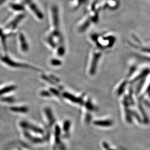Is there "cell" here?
Wrapping results in <instances>:
<instances>
[{
  "label": "cell",
  "mask_w": 150,
  "mask_h": 150,
  "mask_svg": "<svg viewBox=\"0 0 150 150\" xmlns=\"http://www.w3.org/2000/svg\"><path fill=\"white\" fill-rule=\"evenodd\" d=\"M20 125L22 127H23L26 129H29L32 131L33 132H35L37 133L43 134V131L39 127H37L36 126H34L33 125H31L30 123H28L27 122H21L20 123Z\"/></svg>",
  "instance_id": "1"
},
{
  "label": "cell",
  "mask_w": 150,
  "mask_h": 150,
  "mask_svg": "<svg viewBox=\"0 0 150 150\" xmlns=\"http://www.w3.org/2000/svg\"><path fill=\"white\" fill-rule=\"evenodd\" d=\"M64 97L67 98L68 99L71 100V101L74 102V103H80L81 102V100L79 99V98H76L75 96H74L73 95H71L70 94L67 93H65L63 94Z\"/></svg>",
  "instance_id": "2"
},
{
  "label": "cell",
  "mask_w": 150,
  "mask_h": 150,
  "mask_svg": "<svg viewBox=\"0 0 150 150\" xmlns=\"http://www.w3.org/2000/svg\"><path fill=\"white\" fill-rule=\"evenodd\" d=\"M45 112L51 125H52L54 122V117L52 116V113L51 112V110L49 109V108H46L45 109Z\"/></svg>",
  "instance_id": "3"
},
{
  "label": "cell",
  "mask_w": 150,
  "mask_h": 150,
  "mask_svg": "<svg viewBox=\"0 0 150 150\" xmlns=\"http://www.w3.org/2000/svg\"><path fill=\"white\" fill-rule=\"evenodd\" d=\"M10 109L13 111L16 112H21V113H26L27 112L28 109L26 107H12L10 108Z\"/></svg>",
  "instance_id": "4"
},
{
  "label": "cell",
  "mask_w": 150,
  "mask_h": 150,
  "mask_svg": "<svg viewBox=\"0 0 150 150\" xmlns=\"http://www.w3.org/2000/svg\"><path fill=\"white\" fill-rule=\"evenodd\" d=\"M94 124L97 125L102 126H109L112 125V122L110 121H96L94 122Z\"/></svg>",
  "instance_id": "5"
},
{
  "label": "cell",
  "mask_w": 150,
  "mask_h": 150,
  "mask_svg": "<svg viewBox=\"0 0 150 150\" xmlns=\"http://www.w3.org/2000/svg\"><path fill=\"white\" fill-rule=\"evenodd\" d=\"M14 88L15 87L14 86H7V87L2 88V89L0 90V96L6 93H7V92H10L11 91H13L14 89Z\"/></svg>",
  "instance_id": "6"
},
{
  "label": "cell",
  "mask_w": 150,
  "mask_h": 150,
  "mask_svg": "<svg viewBox=\"0 0 150 150\" xmlns=\"http://www.w3.org/2000/svg\"><path fill=\"white\" fill-rule=\"evenodd\" d=\"M25 136L28 139H30V140H31L32 142H42V140L41 139H38V138L37 139V138L33 137L26 132H25Z\"/></svg>",
  "instance_id": "7"
},
{
  "label": "cell",
  "mask_w": 150,
  "mask_h": 150,
  "mask_svg": "<svg viewBox=\"0 0 150 150\" xmlns=\"http://www.w3.org/2000/svg\"><path fill=\"white\" fill-rule=\"evenodd\" d=\"M69 125H70V123H69V122H66L64 123V129L65 131H68L69 129Z\"/></svg>",
  "instance_id": "8"
},
{
  "label": "cell",
  "mask_w": 150,
  "mask_h": 150,
  "mask_svg": "<svg viewBox=\"0 0 150 150\" xmlns=\"http://www.w3.org/2000/svg\"><path fill=\"white\" fill-rule=\"evenodd\" d=\"M3 100L4 101H5V102H12L13 101V100L11 98H6V99H3Z\"/></svg>",
  "instance_id": "9"
},
{
  "label": "cell",
  "mask_w": 150,
  "mask_h": 150,
  "mask_svg": "<svg viewBox=\"0 0 150 150\" xmlns=\"http://www.w3.org/2000/svg\"><path fill=\"white\" fill-rule=\"evenodd\" d=\"M5 0H0V4H1V3H2V2H4V1Z\"/></svg>",
  "instance_id": "10"
}]
</instances>
